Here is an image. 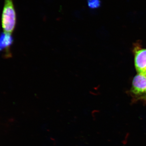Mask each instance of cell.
<instances>
[{
  "label": "cell",
  "instance_id": "7a4b0ae2",
  "mask_svg": "<svg viewBox=\"0 0 146 146\" xmlns=\"http://www.w3.org/2000/svg\"><path fill=\"white\" fill-rule=\"evenodd\" d=\"M133 103L142 102L146 104V75L138 74L133 78L130 90Z\"/></svg>",
  "mask_w": 146,
  "mask_h": 146
},
{
  "label": "cell",
  "instance_id": "277c9868",
  "mask_svg": "<svg viewBox=\"0 0 146 146\" xmlns=\"http://www.w3.org/2000/svg\"><path fill=\"white\" fill-rule=\"evenodd\" d=\"M13 39L11 34L3 32L0 35V52H5L7 57H10V47L13 44Z\"/></svg>",
  "mask_w": 146,
  "mask_h": 146
},
{
  "label": "cell",
  "instance_id": "5b68a950",
  "mask_svg": "<svg viewBox=\"0 0 146 146\" xmlns=\"http://www.w3.org/2000/svg\"><path fill=\"white\" fill-rule=\"evenodd\" d=\"M88 7L91 9H96L101 6L100 0H86Z\"/></svg>",
  "mask_w": 146,
  "mask_h": 146
},
{
  "label": "cell",
  "instance_id": "3957f363",
  "mask_svg": "<svg viewBox=\"0 0 146 146\" xmlns=\"http://www.w3.org/2000/svg\"><path fill=\"white\" fill-rule=\"evenodd\" d=\"M134 64L138 74H146V49L136 45L133 49Z\"/></svg>",
  "mask_w": 146,
  "mask_h": 146
},
{
  "label": "cell",
  "instance_id": "8992f818",
  "mask_svg": "<svg viewBox=\"0 0 146 146\" xmlns=\"http://www.w3.org/2000/svg\"><path fill=\"white\" fill-rule=\"evenodd\" d=\"M145 75H146V74H145Z\"/></svg>",
  "mask_w": 146,
  "mask_h": 146
},
{
  "label": "cell",
  "instance_id": "6da1fadb",
  "mask_svg": "<svg viewBox=\"0 0 146 146\" xmlns=\"http://www.w3.org/2000/svg\"><path fill=\"white\" fill-rule=\"evenodd\" d=\"M4 32L12 34L16 25V11L12 0H5L2 16Z\"/></svg>",
  "mask_w": 146,
  "mask_h": 146
}]
</instances>
